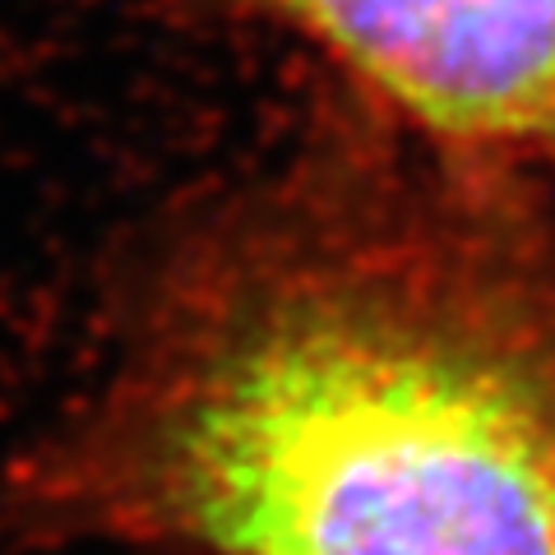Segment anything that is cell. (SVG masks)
<instances>
[{
	"mask_svg": "<svg viewBox=\"0 0 555 555\" xmlns=\"http://www.w3.org/2000/svg\"><path fill=\"white\" fill-rule=\"evenodd\" d=\"M0 509L158 555H555V190L403 149L185 208Z\"/></svg>",
	"mask_w": 555,
	"mask_h": 555,
	"instance_id": "obj_1",
	"label": "cell"
},
{
	"mask_svg": "<svg viewBox=\"0 0 555 555\" xmlns=\"http://www.w3.org/2000/svg\"><path fill=\"white\" fill-rule=\"evenodd\" d=\"M324 61L398 144L555 190V0H214Z\"/></svg>",
	"mask_w": 555,
	"mask_h": 555,
	"instance_id": "obj_2",
	"label": "cell"
}]
</instances>
